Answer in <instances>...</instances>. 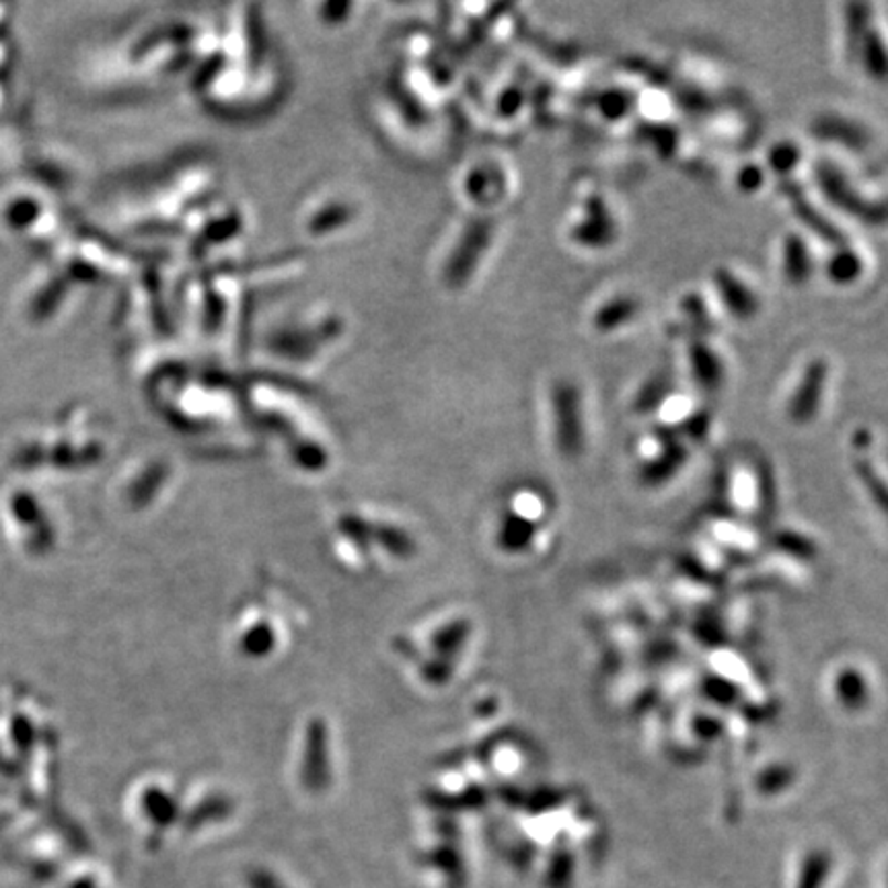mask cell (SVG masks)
<instances>
[{
  "label": "cell",
  "instance_id": "6da1fadb",
  "mask_svg": "<svg viewBox=\"0 0 888 888\" xmlns=\"http://www.w3.org/2000/svg\"><path fill=\"white\" fill-rule=\"evenodd\" d=\"M0 222L9 233L25 241L50 239L58 224L52 202L30 191H15L0 202Z\"/></svg>",
  "mask_w": 888,
  "mask_h": 888
},
{
  "label": "cell",
  "instance_id": "7a4b0ae2",
  "mask_svg": "<svg viewBox=\"0 0 888 888\" xmlns=\"http://www.w3.org/2000/svg\"><path fill=\"white\" fill-rule=\"evenodd\" d=\"M826 383H829V364L825 360L809 362V366L800 374V381L788 406V412L794 420L807 421L816 416V409L825 397Z\"/></svg>",
  "mask_w": 888,
  "mask_h": 888
},
{
  "label": "cell",
  "instance_id": "3957f363",
  "mask_svg": "<svg viewBox=\"0 0 888 888\" xmlns=\"http://www.w3.org/2000/svg\"><path fill=\"white\" fill-rule=\"evenodd\" d=\"M617 237V220L601 196H591L584 206L582 220L574 227V239L582 245H611Z\"/></svg>",
  "mask_w": 888,
  "mask_h": 888
},
{
  "label": "cell",
  "instance_id": "277c9868",
  "mask_svg": "<svg viewBox=\"0 0 888 888\" xmlns=\"http://www.w3.org/2000/svg\"><path fill=\"white\" fill-rule=\"evenodd\" d=\"M852 63L859 64L862 73L876 83H888V42L885 33L870 23L854 46L847 50Z\"/></svg>",
  "mask_w": 888,
  "mask_h": 888
},
{
  "label": "cell",
  "instance_id": "5b68a950",
  "mask_svg": "<svg viewBox=\"0 0 888 888\" xmlns=\"http://www.w3.org/2000/svg\"><path fill=\"white\" fill-rule=\"evenodd\" d=\"M714 288H716L720 303L728 315L738 321H748L759 313V298L747 282L738 278L733 270L720 267L714 272Z\"/></svg>",
  "mask_w": 888,
  "mask_h": 888
},
{
  "label": "cell",
  "instance_id": "8992f818",
  "mask_svg": "<svg viewBox=\"0 0 888 888\" xmlns=\"http://www.w3.org/2000/svg\"><path fill=\"white\" fill-rule=\"evenodd\" d=\"M812 130H814L812 134L816 139L842 144L849 151H862L870 144V132L866 125L859 124L857 120H849L845 116H837V113L821 116L812 125Z\"/></svg>",
  "mask_w": 888,
  "mask_h": 888
},
{
  "label": "cell",
  "instance_id": "52a82bcc",
  "mask_svg": "<svg viewBox=\"0 0 888 888\" xmlns=\"http://www.w3.org/2000/svg\"><path fill=\"white\" fill-rule=\"evenodd\" d=\"M781 182H783L781 194L788 198V204L794 208L798 220H800L804 227L812 229V233H816L821 239H825L826 243H831L833 248L843 245V243H845L843 234L833 227L831 220H826L825 217L809 202V198L802 194V189L796 187L794 184H790L788 179H781Z\"/></svg>",
  "mask_w": 888,
  "mask_h": 888
},
{
  "label": "cell",
  "instance_id": "ba28073f",
  "mask_svg": "<svg viewBox=\"0 0 888 888\" xmlns=\"http://www.w3.org/2000/svg\"><path fill=\"white\" fill-rule=\"evenodd\" d=\"M689 371L695 383L703 390H717L726 379L724 360L720 359L716 350L702 340H693L687 346Z\"/></svg>",
  "mask_w": 888,
  "mask_h": 888
},
{
  "label": "cell",
  "instance_id": "9c48e42d",
  "mask_svg": "<svg viewBox=\"0 0 888 888\" xmlns=\"http://www.w3.org/2000/svg\"><path fill=\"white\" fill-rule=\"evenodd\" d=\"M814 272V257H812L809 243L800 234H786L781 243V274L788 284L804 286L811 281Z\"/></svg>",
  "mask_w": 888,
  "mask_h": 888
},
{
  "label": "cell",
  "instance_id": "30bf717a",
  "mask_svg": "<svg viewBox=\"0 0 888 888\" xmlns=\"http://www.w3.org/2000/svg\"><path fill=\"white\" fill-rule=\"evenodd\" d=\"M638 315V298L627 295L613 296L594 313V328L611 333V331L629 326Z\"/></svg>",
  "mask_w": 888,
  "mask_h": 888
},
{
  "label": "cell",
  "instance_id": "8fae6325",
  "mask_svg": "<svg viewBox=\"0 0 888 888\" xmlns=\"http://www.w3.org/2000/svg\"><path fill=\"white\" fill-rule=\"evenodd\" d=\"M866 270L864 257L849 245H840L833 251V255L826 260L825 274L829 281L835 286H852L856 284Z\"/></svg>",
  "mask_w": 888,
  "mask_h": 888
},
{
  "label": "cell",
  "instance_id": "7c38bea8",
  "mask_svg": "<svg viewBox=\"0 0 888 888\" xmlns=\"http://www.w3.org/2000/svg\"><path fill=\"white\" fill-rule=\"evenodd\" d=\"M802 161L800 146L792 141L778 142L767 153V167L769 172L778 173L779 177H788L796 172Z\"/></svg>",
  "mask_w": 888,
  "mask_h": 888
},
{
  "label": "cell",
  "instance_id": "4fadbf2b",
  "mask_svg": "<svg viewBox=\"0 0 888 888\" xmlns=\"http://www.w3.org/2000/svg\"><path fill=\"white\" fill-rule=\"evenodd\" d=\"M629 106L632 101L624 91H609L601 97V113L607 120H622L629 111Z\"/></svg>",
  "mask_w": 888,
  "mask_h": 888
},
{
  "label": "cell",
  "instance_id": "5bb4252c",
  "mask_svg": "<svg viewBox=\"0 0 888 888\" xmlns=\"http://www.w3.org/2000/svg\"><path fill=\"white\" fill-rule=\"evenodd\" d=\"M765 184V169L759 165H745L736 175V186L745 194L759 191Z\"/></svg>",
  "mask_w": 888,
  "mask_h": 888
},
{
  "label": "cell",
  "instance_id": "9a60e30c",
  "mask_svg": "<svg viewBox=\"0 0 888 888\" xmlns=\"http://www.w3.org/2000/svg\"><path fill=\"white\" fill-rule=\"evenodd\" d=\"M882 204H885V210H887V217H888V198L887 200H882Z\"/></svg>",
  "mask_w": 888,
  "mask_h": 888
}]
</instances>
